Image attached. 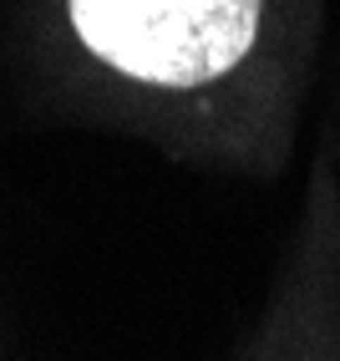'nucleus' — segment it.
Listing matches in <instances>:
<instances>
[{
  "label": "nucleus",
  "mask_w": 340,
  "mask_h": 361,
  "mask_svg": "<svg viewBox=\"0 0 340 361\" xmlns=\"http://www.w3.org/2000/svg\"><path fill=\"white\" fill-rule=\"evenodd\" d=\"M92 56L153 87H203L259 36V0H71Z\"/></svg>",
  "instance_id": "f257e3e1"
}]
</instances>
